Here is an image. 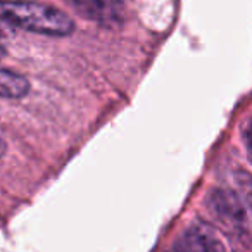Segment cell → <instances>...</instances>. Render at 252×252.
Masks as SVG:
<instances>
[{
  "label": "cell",
  "instance_id": "cell-1",
  "mask_svg": "<svg viewBox=\"0 0 252 252\" xmlns=\"http://www.w3.org/2000/svg\"><path fill=\"white\" fill-rule=\"evenodd\" d=\"M0 23L52 38L69 36L76 28L67 12L36 0H0Z\"/></svg>",
  "mask_w": 252,
  "mask_h": 252
},
{
  "label": "cell",
  "instance_id": "cell-2",
  "mask_svg": "<svg viewBox=\"0 0 252 252\" xmlns=\"http://www.w3.org/2000/svg\"><path fill=\"white\" fill-rule=\"evenodd\" d=\"M207 209L226 233L242 237L249 230V216L240 195L230 189H214L207 197Z\"/></svg>",
  "mask_w": 252,
  "mask_h": 252
},
{
  "label": "cell",
  "instance_id": "cell-3",
  "mask_svg": "<svg viewBox=\"0 0 252 252\" xmlns=\"http://www.w3.org/2000/svg\"><path fill=\"white\" fill-rule=\"evenodd\" d=\"M69 5L81 18L102 28H118L126 19L123 0H69Z\"/></svg>",
  "mask_w": 252,
  "mask_h": 252
},
{
  "label": "cell",
  "instance_id": "cell-4",
  "mask_svg": "<svg viewBox=\"0 0 252 252\" xmlns=\"http://www.w3.org/2000/svg\"><path fill=\"white\" fill-rule=\"evenodd\" d=\"M176 252H226L220 233L206 221L192 223L176 242Z\"/></svg>",
  "mask_w": 252,
  "mask_h": 252
},
{
  "label": "cell",
  "instance_id": "cell-5",
  "mask_svg": "<svg viewBox=\"0 0 252 252\" xmlns=\"http://www.w3.org/2000/svg\"><path fill=\"white\" fill-rule=\"evenodd\" d=\"M30 90H32V83L25 74L7 67H0V98L19 100V98H25Z\"/></svg>",
  "mask_w": 252,
  "mask_h": 252
},
{
  "label": "cell",
  "instance_id": "cell-6",
  "mask_svg": "<svg viewBox=\"0 0 252 252\" xmlns=\"http://www.w3.org/2000/svg\"><path fill=\"white\" fill-rule=\"evenodd\" d=\"M5 54H7V50H5V47L2 45V43H0V61L4 59V57H5Z\"/></svg>",
  "mask_w": 252,
  "mask_h": 252
},
{
  "label": "cell",
  "instance_id": "cell-7",
  "mask_svg": "<svg viewBox=\"0 0 252 252\" xmlns=\"http://www.w3.org/2000/svg\"><path fill=\"white\" fill-rule=\"evenodd\" d=\"M4 36H7V32H5V28L0 26V38H4Z\"/></svg>",
  "mask_w": 252,
  "mask_h": 252
},
{
  "label": "cell",
  "instance_id": "cell-8",
  "mask_svg": "<svg viewBox=\"0 0 252 252\" xmlns=\"http://www.w3.org/2000/svg\"><path fill=\"white\" fill-rule=\"evenodd\" d=\"M0 149H2V144H0ZM0 152H2V151H0Z\"/></svg>",
  "mask_w": 252,
  "mask_h": 252
}]
</instances>
